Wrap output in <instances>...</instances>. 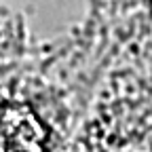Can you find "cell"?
<instances>
[{"mask_svg": "<svg viewBox=\"0 0 152 152\" xmlns=\"http://www.w3.org/2000/svg\"><path fill=\"white\" fill-rule=\"evenodd\" d=\"M0 152H40L38 131L26 116H0Z\"/></svg>", "mask_w": 152, "mask_h": 152, "instance_id": "6da1fadb", "label": "cell"}]
</instances>
